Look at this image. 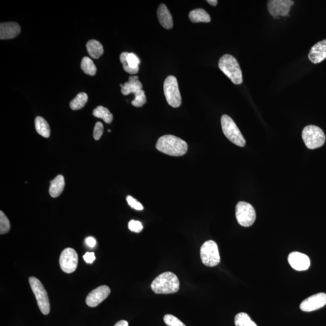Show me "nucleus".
Segmentation results:
<instances>
[{
	"label": "nucleus",
	"mask_w": 326,
	"mask_h": 326,
	"mask_svg": "<svg viewBox=\"0 0 326 326\" xmlns=\"http://www.w3.org/2000/svg\"><path fill=\"white\" fill-rule=\"evenodd\" d=\"M156 148L168 156L181 157L187 153L188 145L182 138L172 135H165L158 140Z\"/></svg>",
	"instance_id": "f257e3e1"
},
{
	"label": "nucleus",
	"mask_w": 326,
	"mask_h": 326,
	"mask_svg": "<svg viewBox=\"0 0 326 326\" xmlns=\"http://www.w3.org/2000/svg\"><path fill=\"white\" fill-rule=\"evenodd\" d=\"M151 287L157 294H169L179 291L180 282L175 274L165 272L156 277L152 282Z\"/></svg>",
	"instance_id": "f03ea898"
},
{
	"label": "nucleus",
	"mask_w": 326,
	"mask_h": 326,
	"mask_svg": "<svg viewBox=\"0 0 326 326\" xmlns=\"http://www.w3.org/2000/svg\"><path fill=\"white\" fill-rule=\"evenodd\" d=\"M219 69L223 72L235 85L243 82V73L240 64L235 58L230 54H224L219 61Z\"/></svg>",
	"instance_id": "7ed1b4c3"
},
{
	"label": "nucleus",
	"mask_w": 326,
	"mask_h": 326,
	"mask_svg": "<svg viewBox=\"0 0 326 326\" xmlns=\"http://www.w3.org/2000/svg\"><path fill=\"white\" fill-rule=\"evenodd\" d=\"M221 126L225 137L238 146L244 147L246 141L242 134L240 129L230 116L223 115L221 117Z\"/></svg>",
	"instance_id": "20e7f679"
},
{
	"label": "nucleus",
	"mask_w": 326,
	"mask_h": 326,
	"mask_svg": "<svg viewBox=\"0 0 326 326\" xmlns=\"http://www.w3.org/2000/svg\"><path fill=\"white\" fill-rule=\"evenodd\" d=\"M302 138L306 147L310 150L321 147L325 140L324 132L315 125H308L303 129Z\"/></svg>",
	"instance_id": "39448f33"
},
{
	"label": "nucleus",
	"mask_w": 326,
	"mask_h": 326,
	"mask_svg": "<svg viewBox=\"0 0 326 326\" xmlns=\"http://www.w3.org/2000/svg\"><path fill=\"white\" fill-rule=\"evenodd\" d=\"M29 283L33 291L39 308L44 315H48L50 311L49 299L46 290L45 289L43 284L36 277H31L29 278Z\"/></svg>",
	"instance_id": "423d86ee"
},
{
	"label": "nucleus",
	"mask_w": 326,
	"mask_h": 326,
	"mask_svg": "<svg viewBox=\"0 0 326 326\" xmlns=\"http://www.w3.org/2000/svg\"><path fill=\"white\" fill-rule=\"evenodd\" d=\"M200 256L203 264L206 266L214 267L220 263L218 245L214 241L210 240L203 244L200 250Z\"/></svg>",
	"instance_id": "0eeeda50"
},
{
	"label": "nucleus",
	"mask_w": 326,
	"mask_h": 326,
	"mask_svg": "<svg viewBox=\"0 0 326 326\" xmlns=\"http://www.w3.org/2000/svg\"><path fill=\"white\" fill-rule=\"evenodd\" d=\"M163 88L164 95L169 105L173 108L179 107L182 105V100L176 77L167 76L164 82Z\"/></svg>",
	"instance_id": "6e6552de"
},
{
	"label": "nucleus",
	"mask_w": 326,
	"mask_h": 326,
	"mask_svg": "<svg viewBox=\"0 0 326 326\" xmlns=\"http://www.w3.org/2000/svg\"><path fill=\"white\" fill-rule=\"evenodd\" d=\"M235 217L243 227H250L256 221V211L249 203L241 201L235 206Z\"/></svg>",
	"instance_id": "1a4fd4ad"
},
{
	"label": "nucleus",
	"mask_w": 326,
	"mask_h": 326,
	"mask_svg": "<svg viewBox=\"0 0 326 326\" xmlns=\"http://www.w3.org/2000/svg\"><path fill=\"white\" fill-rule=\"evenodd\" d=\"M78 263V256L72 248H67L61 253L60 259L61 269L67 274L75 272Z\"/></svg>",
	"instance_id": "9d476101"
},
{
	"label": "nucleus",
	"mask_w": 326,
	"mask_h": 326,
	"mask_svg": "<svg viewBox=\"0 0 326 326\" xmlns=\"http://www.w3.org/2000/svg\"><path fill=\"white\" fill-rule=\"evenodd\" d=\"M293 4L294 2L291 0H270L268 2L267 5L270 14L276 18L279 16H288Z\"/></svg>",
	"instance_id": "9b49d317"
},
{
	"label": "nucleus",
	"mask_w": 326,
	"mask_h": 326,
	"mask_svg": "<svg viewBox=\"0 0 326 326\" xmlns=\"http://www.w3.org/2000/svg\"><path fill=\"white\" fill-rule=\"evenodd\" d=\"M326 305V294L325 293H318L309 297L303 301L300 308L304 312H312L320 309Z\"/></svg>",
	"instance_id": "f8f14e48"
},
{
	"label": "nucleus",
	"mask_w": 326,
	"mask_h": 326,
	"mask_svg": "<svg viewBox=\"0 0 326 326\" xmlns=\"http://www.w3.org/2000/svg\"><path fill=\"white\" fill-rule=\"evenodd\" d=\"M111 293V289L108 286L102 285L92 290L86 297V305L91 308H95L104 301Z\"/></svg>",
	"instance_id": "ddd939ff"
},
{
	"label": "nucleus",
	"mask_w": 326,
	"mask_h": 326,
	"mask_svg": "<svg viewBox=\"0 0 326 326\" xmlns=\"http://www.w3.org/2000/svg\"><path fill=\"white\" fill-rule=\"evenodd\" d=\"M288 262L293 269L296 271H306L311 265L309 257L300 252H292L288 256Z\"/></svg>",
	"instance_id": "4468645a"
},
{
	"label": "nucleus",
	"mask_w": 326,
	"mask_h": 326,
	"mask_svg": "<svg viewBox=\"0 0 326 326\" xmlns=\"http://www.w3.org/2000/svg\"><path fill=\"white\" fill-rule=\"evenodd\" d=\"M21 27L17 22H2L0 24V39L11 40L20 34Z\"/></svg>",
	"instance_id": "2eb2a0df"
},
{
	"label": "nucleus",
	"mask_w": 326,
	"mask_h": 326,
	"mask_svg": "<svg viewBox=\"0 0 326 326\" xmlns=\"http://www.w3.org/2000/svg\"><path fill=\"white\" fill-rule=\"evenodd\" d=\"M308 57L312 63L318 64L326 59V40L318 42L312 46Z\"/></svg>",
	"instance_id": "dca6fc26"
},
{
	"label": "nucleus",
	"mask_w": 326,
	"mask_h": 326,
	"mask_svg": "<svg viewBox=\"0 0 326 326\" xmlns=\"http://www.w3.org/2000/svg\"><path fill=\"white\" fill-rule=\"evenodd\" d=\"M157 17L160 23L164 28L171 29L173 28V22L172 15L169 9L164 4H161L157 10Z\"/></svg>",
	"instance_id": "f3484780"
},
{
	"label": "nucleus",
	"mask_w": 326,
	"mask_h": 326,
	"mask_svg": "<svg viewBox=\"0 0 326 326\" xmlns=\"http://www.w3.org/2000/svg\"><path fill=\"white\" fill-rule=\"evenodd\" d=\"M143 88V85L138 80L137 76H132L129 77V81L124 83L121 88L123 95L127 96L131 93L135 94Z\"/></svg>",
	"instance_id": "a211bd4d"
},
{
	"label": "nucleus",
	"mask_w": 326,
	"mask_h": 326,
	"mask_svg": "<svg viewBox=\"0 0 326 326\" xmlns=\"http://www.w3.org/2000/svg\"><path fill=\"white\" fill-rule=\"evenodd\" d=\"M65 187V180L63 175H57L50 182L49 193L52 198H57L63 193Z\"/></svg>",
	"instance_id": "6ab92c4d"
},
{
	"label": "nucleus",
	"mask_w": 326,
	"mask_h": 326,
	"mask_svg": "<svg viewBox=\"0 0 326 326\" xmlns=\"http://www.w3.org/2000/svg\"><path fill=\"white\" fill-rule=\"evenodd\" d=\"M86 49L90 56L94 59H99L104 52L102 44L95 40H90L87 43Z\"/></svg>",
	"instance_id": "aec40b11"
},
{
	"label": "nucleus",
	"mask_w": 326,
	"mask_h": 326,
	"mask_svg": "<svg viewBox=\"0 0 326 326\" xmlns=\"http://www.w3.org/2000/svg\"><path fill=\"white\" fill-rule=\"evenodd\" d=\"M189 17L190 20L194 23L197 22H209L211 21V18L205 10L202 9H196L193 10L189 13Z\"/></svg>",
	"instance_id": "412c9836"
},
{
	"label": "nucleus",
	"mask_w": 326,
	"mask_h": 326,
	"mask_svg": "<svg viewBox=\"0 0 326 326\" xmlns=\"http://www.w3.org/2000/svg\"><path fill=\"white\" fill-rule=\"evenodd\" d=\"M35 129L39 134L45 138L50 135V128L48 122L43 117L38 116L35 121Z\"/></svg>",
	"instance_id": "4be33fe9"
},
{
	"label": "nucleus",
	"mask_w": 326,
	"mask_h": 326,
	"mask_svg": "<svg viewBox=\"0 0 326 326\" xmlns=\"http://www.w3.org/2000/svg\"><path fill=\"white\" fill-rule=\"evenodd\" d=\"M93 114L97 118H102L106 124H111L113 120V115L109 109L104 106H99L94 109Z\"/></svg>",
	"instance_id": "5701e85b"
},
{
	"label": "nucleus",
	"mask_w": 326,
	"mask_h": 326,
	"mask_svg": "<svg viewBox=\"0 0 326 326\" xmlns=\"http://www.w3.org/2000/svg\"><path fill=\"white\" fill-rule=\"evenodd\" d=\"M88 96L85 93H80L70 103L71 109L74 111L79 110L85 106L88 101Z\"/></svg>",
	"instance_id": "b1692460"
},
{
	"label": "nucleus",
	"mask_w": 326,
	"mask_h": 326,
	"mask_svg": "<svg viewBox=\"0 0 326 326\" xmlns=\"http://www.w3.org/2000/svg\"><path fill=\"white\" fill-rule=\"evenodd\" d=\"M82 70L86 75L95 76L97 72V68L93 61L88 57H84L80 65Z\"/></svg>",
	"instance_id": "393cba45"
},
{
	"label": "nucleus",
	"mask_w": 326,
	"mask_h": 326,
	"mask_svg": "<svg viewBox=\"0 0 326 326\" xmlns=\"http://www.w3.org/2000/svg\"><path fill=\"white\" fill-rule=\"evenodd\" d=\"M235 326H257L246 313H239L234 318Z\"/></svg>",
	"instance_id": "a878e982"
},
{
	"label": "nucleus",
	"mask_w": 326,
	"mask_h": 326,
	"mask_svg": "<svg viewBox=\"0 0 326 326\" xmlns=\"http://www.w3.org/2000/svg\"><path fill=\"white\" fill-rule=\"evenodd\" d=\"M135 99L132 101V105L135 107H141L147 102L146 97L145 96L144 90H141L134 94Z\"/></svg>",
	"instance_id": "bb28decb"
},
{
	"label": "nucleus",
	"mask_w": 326,
	"mask_h": 326,
	"mask_svg": "<svg viewBox=\"0 0 326 326\" xmlns=\"http://www.w3.org/2000/svg\"><path fill=\"white\" fill-rule=\"evenodd\" d=\"M11 224L7 216L2 211L0 212V233L4 234L8 233Z\"/></svg>",
	"instance_id": "cd10ccee"
},
{
	"label": "nucleus",
	"mask_w": 326,
	"mask_h": 326,
	"mask_svg": "<svg viewBox=\"0 0 326 326\" xmlns=\"http://www.w3.org/2000/svg\"><path fill=\"white\" fill-rule=\"evenodd\" d=\"M128 52H123L120 56V60L122 64L123 67H124V69L125 71L126 72L128 73L129 74H130V75H135V74H137L138 72H139V69H132L131 68L128 66V64L127 63V57L128 54Z\"/></svg>",
	"instance_id": "c85d7f7f"
},
{
	"label": "nucleus",
	"mask_w": 326,
	"mask_h": 326,
	"mask_svg": "<svg viewBox=\"0 0 326 326\" xmlns=\"http://www.w3.org/2000/svg\"><path fill=\"white\" fill-rule=\"evenodd\" d=\"M127 63L128 66L132 69H139V64L140 60L136 54L133 53H129L127 57Z\"/></svg>",
	"instance_id": "c756f323"
},
{
	"label": "nucleus",
	"mask_w": 326,
	"mask_h": 326,
	"mask_svg": "<svg viewBox=\"0 0 326 326\" xmlns=\"http://www.w3.org/2000/svg\"><path fill=\"white\" fill-rule=\"evenodd\" d=\"M164 321L168 326H186L179 318L170 314L164 316Z\"/></svg>",
	"instance_id": "7c9ffc66"
},
{
	"label": "nucleus",
	"mask_w": 326,
	"mask_h": 326,
	"mask_svg": "<svg viewBox=\"0 0 326 326\" xmlns=\"http://www.w3.org/2000/svg\"><path fill=\"white\" fill-rule=\"evenodd\" d=\"M127 201L128 204L130 205L132 209L136 210V211H143L144 209L143 206L142 205L141 203L131 196H128L127 197Z\"/></svg>",
	"instance_id": "2f4dec72"
},
{
	"label": "nucleus",
	"mask_w": 326,
	"mask_h": 326,
	"mask_svg": "<svg viewBox=\"0 0 326 326\" xmlns=\"http://www.w3.org/2000/svg\"><path fill=\"white\" fill-rule=\"evenodd\" d=\"M128 228L131 231L138 233L143 230V226L140 221L131 220L129 222Z\"/></svg>",
	"instance_id": "473e14b6"
},
{
	"label": "nucleus",
	"mask_w": 326,
	"mask_h": 326,
	"mask_svg": "<svg viewBox=\"0 0 326 326\" xmlns=\"http://www.w3.org/2000/svg\"><path fill=\"white\" fill-rule=\"evenodd\" d=\"M103 132V125L101 122H97L94 128L93 137L96 140H100Z\"/></svg>",
	"instance_id": "72a5a7b5"
},
{
	"label": "nucleus",
	"mask_w": 326,
	"mask_h": 326,
	"mask_svg": "<svg viewBox=\"0 0 326 326\" xmlns=\"http://www.w3.org/2000/svg\"><path fill=\"white\" fill-rule=\"evenodd\" d=\"M83 259L87 263H93V261L96 260L95 253H90L87 252L83 256Z\"/></svg>",
	"instance_id": "f704fd0d"
},
{
	"label": "nucleus",
	"mask_w": 326,
	"mask_h": 326,
	"mask_svg": "<svg viewBox=\"0 0 326 326\" xmlns=\"http://www.w3.org/2000/svg\"><path fill=\"white\" fill-rule=\"evenodd\" d=\"M85 243L88 247L93 248L95 247L96 244V241L95 238L92 237L87 238L85 240Z\"/></svg>",
	"instance_id": "c9c22d12"
},
{
	"label": "nucleus",
	"mask_w": 326,
	"mask_h": 326,
	"mask_svg": "<svg viewBox=\"0 0 326 326\" xmlns=\"http://www.w3.org/2000/svg\"><path fill=\"white\" fill-rule=\"evenodd\" d=\"M114 326H129V324L127 321L121 320L117 322Z\"/></svg>",
	"instance_id": "e433bc0d"
},
{
	"label": "nucleus",
	"mask_w": 326,
	"mask_h": 326,
	"mask_svg": "<svg viewBox=\"0 0 326 326\" xmlns=\"http://www.w3.org/2000/svg\"><path fill=\"white\" fill-rule=\"evenodd\" d=\"M206 2H208L209 5H211L213 6H216V5H218V3L217 0H208Z\"/></svg>",
	"instance_id": "4c0bfd02"
},
{
	"label": "nucleus",
	"mask_w": 326,
	"mask_h": 326,
	"mask_svg": "<svg viewBox=\"0 0 326 326\" xmlns=\"http://www.w3.org/2000/svg\"><path fill=\"white\" fill-rule=\"evenodd\" d=\"M108 132H111V130H108Z\"/></svg>",
	"instance_id": "58836bf2"
}]
</instances>
